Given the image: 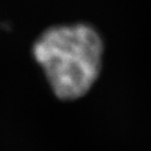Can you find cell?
Returning <instances> with one entry per match:
<instances>
[{
    "mask_svg": "<svg viewBox=\"0 0 151 151\" xmlns=\"http://www.w3.org/2000/svg\"><path fill=\"white\" fill-rule=\"evenodd\" d=\"M103 50L100 34L86 23L50 26L33 45L34 59L62 101H75L89 91L101 73Z\"/></svg>",
    "mask_w": 151,
    "mask_h": 151,
    "instance_id": "1",
    "label": "cell"
}]
</instances>
